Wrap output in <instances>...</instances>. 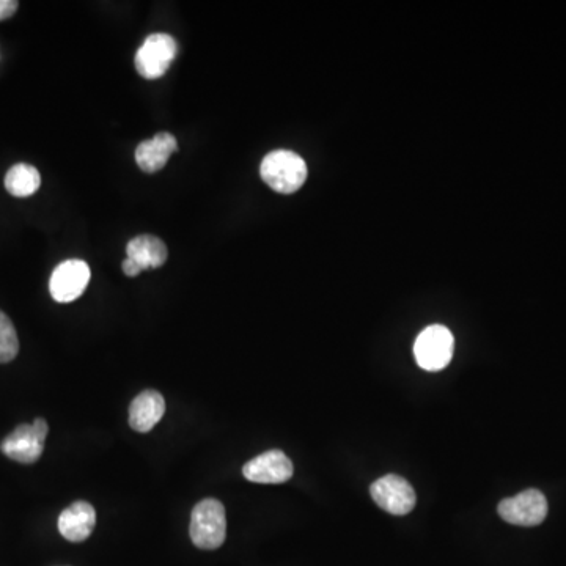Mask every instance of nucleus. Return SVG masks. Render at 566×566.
<instances>
[{"mask_svg":"<svg viewBox=\"0 0 566 566\" xmlns=\"http://www.w3.org/2000/svg\"><path fill=\"white\" fill-rule=\"evenodd\" d=\"M260 175L280 194H293L307 180V164L301 156L290 150H276L261 161Z\"/></svg>","mask_w":566,"mask_h":566,"instance_id":"nucleus-1","label":"nucleus"},{"mask_svg":"<svg viewBox=\"0 0 566 566\" xmlns=\"http://www.w3.org/2000/svg\"><path fill=\"white\" fill-rule=\"evenodd\" d=\"M189 533L192 543L199 549L213 551L221 548L227 537V516L222 502L217 499H205L195 505Z\"/></svg>","mask_w":566,"mask_h":566,"instance_id":"nucleus-2","label":"nucleus"},{"mask_svg":"<svg viewBox=\"0 0 566 566\" xmlns=\"http://www.w3.org/2000/svg\"><path fill=\"white\" fill-rule=\"evenodd\" d=\"M455 351L452 332L441 324H433L420 332L414 343L417 364L427 372H441L450 364Z\"/></svg>","mask_w":566,"mask_h":566,"instance_id":"nucleus-3","label":"nucleus"},{"mask_svg":"<svg viewBox=\"0 0 566 566\" xmlns=\"http://www.w3.org/2000/svg\"><path fill=\"white\" fill-rule=\"evenodd\" d=\"M177 52L175 38L167 34L150 35L136 52L137 73L148 81L162 78L177 57Z\"/></svg>","mask_w":566,"mask_h":566,"instance_id":"nucleus-4","label":"nucleus"},{"mask_svg":"<svg viewBox=\"0 0 566 566\" xmlns=\"http://www.w3.org/2000/svg\"><path fill=\"white\" fill-rule=\"evenodd\" d=\"M373 500L378 507L395 516H405L416 507V491L411 483L400 475L389 474L379 478L370 488Z\"/></svg>","mask_w":566,"mask_h":566,"instance_id":"nucleus-5","label":"nucleus"},{"mask_svg":"<svg viewBox=\"0 0 566 566\" xmlns=\"http://www.w3.org/2000/svg\"><path fill=\"white\" fill-rule=\"evenodd\" d=\"M500 518L513 526H538L548 516V500L538 489H527L499 504Z\"/></svg>","mask_w":566,"mask_h":566,"instance_id":"nucleus-6","label":"nucleus"},{"mask_svg":"<svg viewBox=\"0 0 566 566\" xmlns=\"http://www.w3.org/2000/svg\"><path fill=\"white\" fill-rule=\"evenodd\" d=\"M89 282L90 266L84 260L71 258L54 269L49 280V291L54 301L68 304L81 298Z\"/></svg>","mask_w":566,"mask_h":566,"instance_id":"nucleus-7","label":"nucleus"},{"mask_svg":"<svg viewBox=\"0 0 566 566\" xmlns=\"http://www.w3.org/2000/svg\"><path fill=\"white\" fill-rule=\"evenodd\" d=\"M295 467L282 450H269L261 453L254 460L247 461L243 467V475L249 482L261 485H280L293 477Z\"/></svg>","mask_w":566,"mask_h":566,"instance_id":"nucleus-8","label":"nucleus"},{"mask_svg":"<svg viewBox=\"0 0 566 566\" xmlns=\"http://www.w3.org/2000/svg\"><path fill=\"white\" fill-rule=\"evenodd\" d=\"M46 438H43L34 425L23 423L0 444V450L10 460L32 464L40 460L45 450Z\"/></svg>","mask_w":566,"mask_h":566,"instance_id":"nucleus-9","label":"nucleus"},{"mask_svg":"<svg viewBox=\"0 0 566 566\" xmlns=\"http://www.w3.org/2000/svg\"><path fill=\"white\" fill-rule=\"evenodd\" d=\"M96 526V511L89 502L79 500L60 513L59 532L71 543H81L92 535Z\"/></svg>","mask_w":566,"mask_h":566,"instance_id":"nucleus-10","label":"nucleus"},{"mask_svg":"<svg viewBox=\"0 0 566 566\" xmlns=\"http://www.w3.org/2000/svg\"><path fill=\"white\" fill-rule=\"evenodd\" d=\"M166 414V401L158 390H144L129 406V425L137 433H148Z\"/></svg>","mask_w":566,"mask_h":566,"instance_id":"nucleus-11","label":"nucleus"},{"mask_svg":"<svg viewBox=\"0 0 566 566\" xmlns=\"http://www.w3.org/2000/svg\"><path fill=\"white\" fill-rule=\"evenodd\" d=\"M178 151L177 137L162 131L153 139L145 140L136 148V162L140 169L147 173H155L164 169L170 156Z\"/></svg>","mask_w":566,"mask_h":566,"instance_id":"nucleus-12","label":"nucleus"},{"mask_svg":"<svg viewBox=\"0 0 566 566\" xmlns=\"http://www.w3.org/2000/svg\"><path fill=\"white\" fill-rule=\"evenodd\" d=\"M126 255L145 269H158L166 265L169 250L166 243L153 235H139L129 241Z\"/></svg>","mask_w":566,"mask_h":566,"instance_id":"nucleus-13","label":"nucleus"},{"mask_svg":"<svg viewBox=\"0 0 566 566\" xmlns=\"http://www.w3.org/2000/svg\"><path fill=\"white\" fill-rule=\"evenodd\" d=\"M40 186V172L29 164H16L5 175V189L13 197H30Z\"/></svg>","mask_w":566,"mask_h":566,"instance_id":"nucleus-14","label":"nucleus"},{"mask_svg":"<svg viewBox=\"0 0 566 566\" xmlns=\"http://www.w3.org/2000/svg\"><path fill=\"white\" fill-rule=\"evenodd\" d=\"M19 353V340L12 320L0 310V364L12 362Z\"/></svg>","mask_w":566,"mask_h":566,"instance_id":"nucleus-15","label":"nucleus"},{"mask_svg":"<svg viewBox=\"0 0 566 566\" xmlns=\"http://www.w3.org/2000/svg\"><path fill=\"white\" fill-rule=\"evenodd\" d=\"M19 4L16 0H0V21L12 18L18 10Z\"/></svg>","mask_w":566,"mask_h":566,"instance_id":"nucleus-16","label":"nucleus"},{"mask_svg":"<svg viewBox=\"0 0 566 566\" xmlns=\"http://www.w3.org/2000/svg\"><path fill=\"white\" fill-rule=\"evenodd\" d=\"M122 269L123 272H125V276L128 277H137L140 272H142V268L137 265L136 261L131 260V258H126V260L123 261Z\"/></svg>","mask_w":566,"mask_h":566,"instance_id":"nucleus-17","label":"nucleus"}]
</instances>
